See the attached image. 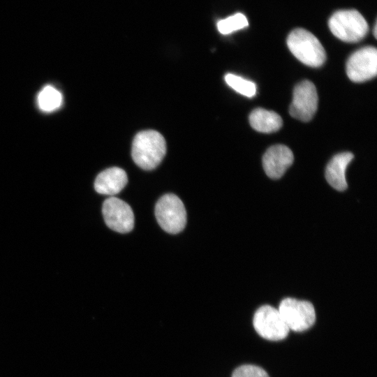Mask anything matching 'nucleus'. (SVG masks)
Wrapping results in <instances>:
<instances>
[{
  "label": "nucleus",
  "instance_id": "1",
  "mask_svg": "<svg viewBox=\"0 0 377 377\" xmlns=\"http://www.w3.org/2000/svg\"><path fill=\"white\" fill-rule=\"evenodd\" d=\"M165 153V140L156 131H140L133 140L132 158L138 166L145 170L156 168L162 161Z\"/></svg>",
  "mask_w": 377,
  "mask_h": 377
},
{
  "label": "nucleus",
  "instance_id": "10",
  "mask_svg": "<svg viewBox=\"0 0 377 377\" xmlns=\"http://www.w3.org/2000/svg\"><path fill=\"white\" fill-rule=\"evenodd\" d=\"M293 161L294 156L292 151L283 145L270 147L263 156L265 172L273 179L281 177Z\"/></svg>",
  "mask_w": 377,
  "mask_h": 377
},
{
  "label": "nucleus",
  "instance_id": "6",
  "mask_svg": "<svg viewBox=\"0 0 377 377\" xmlns=\"http://www.w3.org/2000/svg\"><path fill=\"white\" fill-rule=\"evenodd\" d=\"M253 324L260 337L273 341L285 339L290 331L279 310L269 305L258 309L253 316Z\"/></svg>",
  "mask_w": 377,
  "mask_h": 377
},
{
  "label": "nucleus",
  "instance_id": "13",
  "mask_svg": "<svg viewBox=\"0 0 377 377\" xmlns=\"http://www.w3.org/2000/svg\"><path fill=\"white\" fill-rule=\"evenodd\" d=\"M249 120L254 130L264 133L276 132L283 124L282 119L279 114L262 108L254 109L250 113Z\"/></svg>",
  "mask_w": 377,
  "mask_h": 377
},
{
  "label": "nucleus",
  "instance_id": "4",
  "mask_svg": "<svg viewBox=\"0 0 377 377\" xmlns=\"http://www.w3.org/2000/svg\"><path fill=\"white\" fill-rule=\"evenodd\" d=\"M155 216L162 229L170 234L182 231L186 224L185 207L175 194H165L158 200Z\"/></svg>",
  "mask_w": 377,
  "mask_h": 377
},
{
  "label": "nucleus",
  "instance_id": "15",
  "mask_svg": "<svg viewBox=\"0 0 377 377\" xmlns=\"http://www.w3.org/2000/svg\"><path fill=\"white\" fill-rule=\"evenodd\" d=\"M226 82L237 92L249 98L256 94V85L254 82L239 75L228 73L225 75Z\"/></svg>",
  "mask_w": 377,
  "mask_h": 377
},
{
  "label": "nucleus",
  "instance_id": "17",
  "mask_svg": "<svg viewBox=\"0 0 377 377\" xmlns=\"http://www.w3.org/2000/svg\"><path fill=\"white\" fill-rule=\"evenodd\" d=\"M232 377H269L261 367L253 364H244L235 369Z\"/></svg>",
  "mask_w": 377,
  "mask_h": 377
},
{
  "label": "nucleus",
  "instance_id": "5",
  "mask_svg": "<svg viewBox=\"0 0 377 377\" xmlns=\"http://www.w3.org/2000/svg\"><path fill=\"white\" fill-rule=\"evenodd\" d=\"M278 310L289 330L295 332L305 331L316 321L314 307L308 301L286 298L281 302Z\"/></svg>",
  "mask_w": 377,
  "mask_h": 377
},
{
  "label": "nucleus",
  "instance_id": "11",
  "mask_svg": "<svg viewBox=\"0 0 377 377\" xmlns=\"http://www.w3.org/2000/svg\"><path fill=\"white\" fill-rule=\"evenodd\" d=\"M127 182L126 172L120 168L112 167L98 175L94 182V188L98 193L113 195L119 193Z\"/></svg>",
  "mask_w": 377,
  "mask_h": 377
},
{
  "label": "nucleus",
  "instance_id": "14",
  "mask_svg": "<svg viewBox=\"0 0 377 377\" xmlns=\"http://www.w3.org/2000/svg\"><path fill=\"white\" fill-rule=\"evenodd\" d=\"M62 102L61 93L52 86L45 87L38 94V104L44 112H52L59 108Z\"/></svg>",
  "mask_w": 377,
  "mask_h": 377
},
{
  "label": "nucleus",
  "instance_id": "9",
  "mask_svg": "<svg viewBox=\"0 0 377 377\" xmlns=\"http://www.w3.org/2000/svg\"><path fill=\"white\" fill-rule=\"evenodd\" d=\"M107 226L112 230L126 233L134 226V214L131 207L124 201L115 197L106 199L102 208Z\"/></svg>",
  "mask_w": 377,
  "mask_h": 377
},
{
  "label": "nucleus",
  "instance_id": "7",
  "mask_svg": "<svg viewBox=\"0 0 377 377\" xmlns=\"http://www.w3.org/2000/svg\"><path fill=\"white\" fill-rule=\"evenodd\" d=\"M318 103V96L315 85L311 81L303 80L294 88L289 113L296 119L309 121L317 111Z\"/></svg>",
  "mask_w": 377,
  "mask_h": 377
},
{
  "label": "nucleus",
  "instance_id": "18",
  "mask_svg": "<svg viewBox=\"0 0 377 377\" xmlns=\"http://www.w3.org/2000/svg\"><path fill=\"white\" fill-rule=\"evenodd\" d=\"M376 27H377V25H376V22L375 24H374V35L375 38H376V36H377V34H376V32H377Z\"/></svg>",
  "mask_w": 377,
  "mask_h": 377
},
{
  "label": "nucleus",
  "instance_id": "16",
  "mask_svg": "<svg viewBox=\"0 0 377 377\" xmlns=\"http://www.w3.org/2000/svg\"><path fill=\"white\" fill-rule=\"evenodd\" d=\"M249 22L246 16L240 13H235L217 23L219 31L222 34H229L248 27Z\"/></svg>",
  "mask_w": 377,
  "mask_h": 377
},
{
  "label": "nucleus",
  "instance_id": "2",
  "mask_svg": "<svg viewBox=\"0 0 377 377\" xmlns=\"http://www.w3.org/2000/svg\"><path fill=\"white\" fill-rule=\"evenodd\" d=\"M287 45L291 53L302 64L317 68L326 60V53L318 39L309 31L297 28L287 38Z\"/></svg>",
  "mask_w": 377,
  "mask_h": 377
},
{
  "label": "nucleus",
  "instance_id": "8",
  "mask_svg": "<svg viewBox=\"0 0 377 377\" xmlns=\"http://www.w3.org/2000/svg\"><path fill=\"white\" fill-rule=\"evenodd\" d=\"M348 78L354 82H363L376 77L377 50L373 46L362 47L348 59L346 66Z\"/></svg>",
  "mask_w": 377,
  "mask_h": 377
},
{
  "label": "nucleus",
  "instance_id": "3",
  "mask_svg": "<svg viewBox=\"0 0 377 377\" xmlns=\"http://www.w3.org/2000/svg\"><path fill=\"white\" fill-rule=\"evenodd\" d=\"M328 26L337 38L346 43L360 41L369 31L366 20L353 9L335 12L329 19Z\"/></svg>",
  "mask_w": 377,
  "mask_h": 377
},
{
  "label": "nucleus",
  "instance_id": "12",
  "mask_svg": "<svg viewBox=\"0 0 377 377\" xmlns=\"http://www.w3.org/2000/svg\"><path fill=\"white\" fill-rule=\"evenodd\" d=\"M353 156L348 151L336 154L326 166L325 179L337 191H343L348 187L345 172Z\"/></svg>",
  "mask_w": 377,
  "mask_h": 377
}]
</instances>
